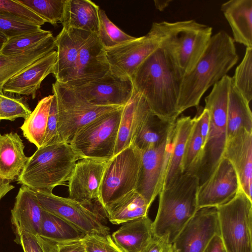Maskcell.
Listing matches in <instances>:
<instances>
[{"label":"cell","mask_w":252,"mask_h":252,"mask_svg":"<svg viewBox=\"0 0 252 252\" xmlns=\"http://www.w3.org/2000/svg\"><path fill=\"white\" fill-rule=\"evenodd\" d=\"M240 189L238 178L233 166L223 157L210 176L199 186L198 209L221 206L232 199Z\"/></svg>","instance_id":"2e32d148"},{"label":"cell","mask_w":252,"mask_h":252,"mask_svg":"<svg viewBox=\"0 0 252 252\" xmlns=\"http://www.w3.org/2000/svg\"><path fill=\"white\" fill-rule=\"evenodd\" d=\"M109 71L104 48L96 34L92 33L82 45L71 80L67 84L75 86L99 79Z\"/></svg>","instance_id":"d6986e66"},{"label":"cell","mask_w":252,"mask_h":252,"mask_svg":"<svg viewBox=\"0 0 252 252\" xmlns=\"http://www.w3.org/2000/svg\"><path fill=\"white\" fill-rule=\"evenodd\" d=\"M55 48V37L52 35L23 52L8 55L0 54V94L3 93L2 87L9 79Z\"/></svg>","instance_id":"484cf974"},{"label":"cell","mask_w":252,"mask_h":252,"mask_svg":"<svg viewBox=\"0 0 252 252\" xmlns=\"http://www.w3.org/2000/svg\"><path fill=\"white\" fill-rule=\"evenodd\" d=\"M15 234V241L22 246L24 252H55V243L39 235L25 231L18 232Z\"/></svg>","instance_id":"b9f144b4"},{"label":"cell","mask_w":252,"mask_h":252,"mask_svg":"<svg viewBox=\"0 0 252 252\" xmlns=\"http://www.w3.org/2000/svg\"><path fill=\"white\" fill-rule=\"evenodd\" d=\"M220 10L232 30L234 42L252 48V0H230Z\"/></svg>","instance_id":"d4e9b609"},{"label":"cell","mask_w":252,"mask_h":252,"mask_svg":"<svg viewBox=\"0 0 252 252\" xmlns=\"http://www.w3.org/2000/svg\"><path fill=\"white\" fill-rule=\"evenodd\" d=\"M0 11L14 15L40 26L46 23L44 20L16 0H0Z\"/></svg>","instance_id":"ee69618b"},{"label":"cell","mask_w":252,"mask_h":252,"mask_svg":"<svg viewBox=\"0 0 252 252\" xmlns=\"http://www.w3.org/2000/svg\"><path fill=\"white\" fill-rule=\"evenodd\" d=\"M98 17V31L96 35L104 49L114 47L135 38L116 26L108 18L103 10L99 9Z\"/></svg>","instance_id":"d590c367"},{"label":"cell","mask_w":252,"mask_h":252,"mask_svg":"<svg viewBox=\"0 0 252 252\" xmlns=\"http://www.w3.org/2000/svg\"><path fill=\"white\" fill-rule=\"evenodd\" d=\"M58 142L57 104L55 96L53 94L45 137L42 147Z\"/></svg>","instance_id":"f6af8a7d"},{"label":"cell","mask_w":252,"mask_h":252,"mask_svg":"<svg viewBox=\"0 0 252 252\" xmlns=\"http://www.w3.org/2000/svg\"><path fill=\"white\" fill-rule=\"evenodd\" d=\"M124 106L99 116L76 132L69 144L79 159L107 161L115 155Z\"/></svg>","instance_id":"52a82bcc"},{"label":"cell","mask_w":252,"mask_h":252,"mask_svg":"<svg viewBox=\"0 0 252 252\" xmlns=\"http://www.w3.org/2000/svg\"><path fill=\"white\" fill-rule=\"evenodd\" d=\"M53 50L30 64L9 79L2 87V93L36 96L42 81L52 73L57 60Z\"/></svg>","instance_id":"44dd1931"},{"label":"cell","mask_w":252,"mask_h":252,"mask_svg":"<svg viewBox=\"0 0 252 252\" xmlns=\"http://www.w3.org/2000/svg\"><path fill=\"white\" fill-rule=\"evenodd\" d=\"M174 124L166 122L151 112L140 127L132 144L141 151L158 146L168 138Z\"/></svg>","instance_id":"1f68e13d"},{"label":"cell","mask_w":252,"mask_h":252,"mask_svg":"<svg viewBox=\"0 0 252 252\" xmlns=\"http://www.w3.org/2000/svg\"><path fill=\"white\" fill-rule=\"evenodd\" d=\"M69 87L91 104L100 106H124L133 91L131 80L118 77L110 71L99 79Z\"/></svg>","instance_id":"9a60e30c"},{"label":"cell","mask_w":252,"mask_h":252,"mask_svg":"<svg viewBox=\"0 0 252 252\" xmlns=\"http://www.w3.org/2000/svg\"><path fill=\"white\" fill-rule=\"evenodd\" d=\"M14 188L10 182L0 179V201L9 191Z\"/></svg>","instance_id":"f907efd6"},{"label":"cell","mask_w":252,"mask_h":252,"mask_svg":"<svg viewBox=\"0 0 252 252\" xmlns=\"http://www.w3.org/2000/svg\"><path fill=\"white\" fill-rule=\"evenodd\" d=\"M232 80L234 87L250 103L252 99V48H246Z\"/></svg>","instance_id":"f35d334b"},{"label":"cell","mask_w":252,"mask_h":252,"mask_svg":"<svg viewBox=\"0 0 252 252\" xmlns=\"http://www.w3.org/2000/svg\"><path fill=\"white\" fill-rule=\"evenodd\" d=\"M231 77L226 75L213 87L205 98L204 108L209 112L210 128L202 157L195 174L199 185L212 174L223 157L227 142V107Z\"/></svg>","instance_id":"8992f818"},{"label":"cell","mask_w":252,"mask_h":252,"mask_svg":"<svg viewBox=\"0 0 252 252\" xmlns=\"http://www.w3.org/2000/svg\"><path fill=\"white\" fill-rule=\"evenodd\" d=\"M197 118L204 148L207 140L210 128V116L208 111L204 108L200 115L197 116Z\"/></svg>","instance_id":"c3c4849f"},{"label":"cell","mask_w":252,"mask_h":252,"mask_svg":"<svg viewBox=\"0 0 252 252\" xmlns=\"http://www.w3.org/2000/svg\"><path fill=\"white\" fill-rule=\"evenodd\" d=\"M82 239L87 252H124L110 234H87Z\"/></svg>","instance_id":"7bdbcfd3"},{"label":"cell","mask_w":252,"mask_h":252,"mask_svg":"<svg viewBox=\"0 0 252 252\" xmlns=\"http://www.w3.org/2000/svg\"><path fill=\"white\" fill-rule=\"evenodd\" d=\"M92 34L82 30L63 28L55 37L57 56L52 74L57 81L67 84L71 80L79 51Z\"/></svg>","instance_id":"ac0fdd59"},{"label":"cell","mask_w":252,"mask_h":252,"mask_svg":"<svg viewBox=\"0 0 252 252\" xmlns=\"http://www.w3.org/2000/svg\"><path fill=\"white\" fill-rule=\"evenodd\" d=\"M107 161L93 158L78 160L68 181V197L88 205L97 200Z\"/></svg>","instance_id":"e0dca14e"},{"label":"cell","mask_w":252,"mask_h":252,"mask_svg":"<svg viewBox=\"0 0 252 252\" xmlns=\"http://www.w3.org/2000/svg\"><path fill=\"white\" fill-rule=\"evenodd\" d=\"M46 22L55 26L61 22L65 0H16Z\"/></svg>","instance_id":"e575fe53"},{"label":"cell","mask_w":252,"mask_h":252,"mask_svg":"<svg viewBox=\"0 0 252 252\" xmlns=\"http://www.w3.org/2000/svg\"><path fill=\"white\" fill-rule=\"evenodd\" d=\"M79 159L68 143L43 146L29 157L17 180L34 190L52 192L56 187L65 185Z\"/></svg>","instance_id":"5b68a950"},{"label":"cell","mask_w":252,"mask_h":252,"mask_svg":"<svg viewBox=\"0 0 252 252\" xmlns=\"http://www.w3.org/2000/svg\"><path fill=\"white\" fill-rule=\"evenodd\" d=\"M151 112L144 98L133 88L130 100L123 107L115 155L133 144L140 127Z\"/></svg>","instance_id":"7402d4cb"},{"label":"cell","mask_w":252,"mask_h":252,"mask_svg":"<svg viewBox=\"0 0 252 252\" xmlns=\"http://www.w3.org/2000/svg\"><path fill=\"white\" fill-rule=\"evenodd\" d=\"M139 252H175L168 234L153 236L149 243Z\"/></svg>","instance_id":"bcb514c9"},{"label":"cell","mask_w":252,"mask_h":252,"mask_svg":"<svg viewBox=\"0 0 252 252\" xmlns=\"http://www.w3.org/2000/svg\"><path fill=\"white\" fill-rule=\"evenodd\" d=\"M141 160L142 152L132 144L107 161L97 200L103 210L136 189Z\"/></svg>","instance_id":"30bf717a"},{"label":"cell","mask_w":252,"mask_h":252,"mask_svg":"<svg viewBox=\"0 0 252 252\" xmlns=\"http://www.w3.org/2000/svg\"><path fill=\"white\" fill-rule=\"evenodd\" d=\"M195 122V117L178 118L174 124L172 146L163 188L183 174L182 162L186 145Z\"/></svg>","instance_id":"f1b7e54d"},{"label":"cell","mask_w":252,"mask_h":252,"mask_svg":"<svg viewBox=\"0 0 252 252\" xmlns=\"http://www.w3.org/2000/svg\"><path fill=\"white\" fill-rule=\"evenodd\" d=\"M155 6L156 8L160 11H163L167 6H169L171 0H155Z\"/></svg>","instance_id":"816d5d0a"},{"label":"cell","mask_w":252,"mask_h":252,"mask_svg":"<svg viewBox=\"0 0 252 252\" xmlns=\"http://www.w3.org/2000/svg\"><path fill=\"white\" fill-rule=\"evenodd\" d=\"M85 234L60 217L43 209L39 235L53 243L83 237Z\"/></svg>","instance_id":"836d02e7"},{"label":"cell","mask_w":252,"mask_h":252,"mask_svg":"<svg viewBox=\"0 0 252 252\" xmlns=\"http://www.w3.org/2000/svg\"><path fill=\"white\" fill-rule=\"evenodd\" d=\"M24 148L17 133L0 134V179L10 183L18 179L29 158Z\"/></svg>","instance_id":"cb8c5ba5"},{"label":"cell","mask_w":252,"mask_h":252,"mask_svg":"<svg viewBox=\"0 0 252 252\" xmlns=\"http://www.w3.org/2000/svg\"><path fill=\"white\" fill-rule=\"evenodd\" d=\"M55 252H87L82 237L55 244Z\"/></svg>","instance_id":"7dc6e473"},{"label":"cell","mask_w":252,"mask_h":252,"mask_svg":"<svg viewBox=\"0 0 252 252\" xmlns=\"http://www.w3.org/2000/svg\"><path fill=\"white\" fill-rule=\"evenodd\" d=\"M159 47V39L150 30L145 35L104 49L109 71L118 77L131 80L140 65Z\"/></svg>","instance_id":"7c38bea8"},{"label":"cell","mask_w":252,"mask_h":252,"mask_svg":"<svg viewBox=\"0 0 252 252\" xmlns=\"http://www.w3.org/2000/svg\"><path fill=\"white\" fill-rule=\"evenodd\" d=\"M219 235L216 207L198 210L172 242L175 252H204Z\"/></svg>","instance_id":"5bb4252c"},{"label":"cell","mask_w":252,"mask_h":252,"mask_svg":"<svg viewBox=\"0 0 252 252\" xmlns=\"http://www.w3.org/2000/svg\"><path fill=\"white\" fill-rule=\"evenodd\" d=\"M32 113L28 105L22 98L0 94V121H14L19 118L26 119Z\"/></svg>","instance_id":"60d3db41"},{"label":"cell","mask_w":252,"mask_h":252,"mask_svg":"<svg viewBox=\"0 0 252 252\" xmlns=\"http://www.w3.org/2000/svg\"><path fill=\"white\" fill-rule=\"evenodd\" d=\"M99 9V6L90 0H65L61 22L63 28L97 34Z\"/></svg>","instance_id":"4316f807"},{"label":"cell","mask_w":252,"mask_h":252,"mask_svg":"<svg viewBox=\"0 0 252 252\" xmlns=\"http://www.w3.org/2000/svg\"><path fill=\"white\" fill-rule=\"evenodd\" d=\"M34 191L43 210L64 220L84 234H109V228L103 223L102 217L90 205L69 197L57 196L52 192Z\"/></svg>","instance_id":"8fae6325"},{"label":"cell","mask_w":252,"mask_h":252,"mask_svg":"<svg viewBox=\"0 0 252 252\" xmlns=\"http://www.w3.org/2000/svg\"><path fill=\"white\" fill-rule=\"evenodd\" d=\"M7 37L3 34L0 32V52L2 46L7 40Z\"/></svg>","instance_id":"f5cc1de1"},{"label":"cell","mask_w":252,"mask_h":252,"mask_svg":"<svg viewBox=\"0 0 252 252\" xmlns=\"http://www.w3.org/2000/svg\"><path fill=\"white\" fill-rule=\"evenodd\" d=\"M11 211V220L15 233L25 231L39 235L43 209L33 189L22 186Z\"/></svg>","instance_id":"603a6c76"},{"label":"cell","mask_w":252,"mask_h":252,"mask_svg":"<svg viewBox=\"0 0 252 252\" xmlns=\"http://www.w3.org/2000/svg\"><path fill=\"white\" fill-rule=\"evenodd\" d=\"M122 224L111 236L124 252H139L154 236L152 221L148 216Z\"/></svg>","instance_id":"83f0119b"},{"label":"cell","mask_w":252,"mask_h":252,"mask_svg":"<svg viewBox=\"0 0 252 252\" xmlns=\"http://www.w3.org/2000/svg\"><path fill=\"white\" fill-rule=\"evenodd\" d=\"M182 79L166 53L159 47L140 65L131 81L154 114L174 123L180 115L178 102Z\"/></svg>","instance_id":"6da1fadb"},{"label":"cell","mask_w":252,"mask_h":252,"mask_svg":"<svg viewBox=\"0 0 252 252\" xmlns=\"http://www.w3.org/2000/svg\"><path fill=\"white\" fill-rule=\"evenodd\" d=\"M220 237L225 252H252V200L241 189L217 207Z\"/></svg>","instance_id":"9c48e42d"},{"label":"cell","mask_w":252,"mask_h":252,"mask_svg":"<svg viewBox=\"0 0 252 252\" xmlns=\"http://www.w3.org/2000/svg\"><path fill=\"white\" fill-rule=\"evenodd\" d=\"M40 29V26L14 15L0 11V32L7 39Z\"/></svg>","instance_id":"ab89813d"},{"label":"cell","mask_w":252,"mask_h":252,"mask_svg":"<svg viewBox=\"0 0 252 252\" xmlns=\"http://www.w3.org/2000/svg\"><path fill=\"white\" fill-rule=\"evenodd\" d=\"M199 178L184 173L159 192L156 218L152 221L153 235L168 234L173 241L198 211Z\"/></svg>","instance_id":"277c9868"},{"label":"cell","mask_w":252,"mask_h":252,"mask_svg":"<svg viewBox=\"0 0 252 252\" xmlns=\"http://www.w3.org/2000/svg\"><path fill=\"white\" fill-rule=\"evenodd\" d=\"M52 97L53 94L41 99L21 126L24 136L37 149L44 141Z\"/></svg>","instance_id":"d6a6232c"},{"label":"cell","mask_w":252,"mask_h":252,"mask_svg":"<svg viewBox=\"0 0 252 252\" xmlns=\"http://www.w3.org/2000/svg\"><path fill=\"white\" fill-rule=\"evenodd\" d=\"M150 206L136 190L107 206L103 210L109 221L122 224L148 216Z\"/></svg>","instance_id":"f546056e"},{"label":"cell","mask_w":252,"mask_h":252,"mask_svg":"<svg viewBox=\"0 0 252 252\" xmlns=\"http://www.w3.org/2000/svg\"><path fill=\"white\" fill-rule=\"evenodd\" d=\"M52 92L57 104L59 142L69 144L83 126L99 116L121 107L93 105L70 87L57 81L52 84Z\"/></svg>","instance_id":"ba28073f"},{"label":"cell","mask_w":252,"mask_h":252,"mask_svg":"<svg viewBox=\"0 0 252 252\" xmlns=\"http://www.w3.org/2000/svg\"><path fill=\"white\" fill-rule=\"evenodd\" d=\"M203 150L202 139L200 133L197 116L188 140L182 162L184 173L195 174L200 161Z\"/></svg>","instance_id":"8d00e7d4"},{"label":"cell","mask_w":252,"mask_h":252,"mask_svg":"<svg viewBox=\"0 0 252 252\" xmlns=\"http://www.w3.org/2000/svg\"><path fill=\"white\" fill-rule=\"evenodd\" d=\"M238 59L233 38L226 32L212 36L194 67L182 79L178 102L180 114L198 106L204 93L226 76Z\"/></svg>","instance_id":"7a4b0ae2"},{"label":"cell","mask_w":252,"mask_h":252,"mask_svg":"<svg viewBox=\"0 0 252 252\" xmlns=\"http://www.w3.org/2000/svg\"><path fill=\"white\" fill-rule=\"evenodd\" d=\"M223 157L233 166L240 189L252 200V132L242 129L228 138Z\"/></svg>","instance_id":"ffe728a7"},{"label":"cell","mask_w":252,"mask_h":252,"mask_svg":"<svg viewBox=\"0 0 252 252\" xmlns=\"http://www.w3.org/2000/svg\"><path fill=\"white\" fill-rule=\"evenodd\" d=\"M53 35L49 31L39 30L19 35L8 39L2 47L0 55L18 54L26 51Z\"/></svg>","instance_id":"74e56055"},{"label":"cell","mask_w":252,"mask_h":252,"mask_svg":"<svg viewBox=\"0 0 252 252\" xmlns=\"http://www.w3.org/2000/svg\"><path fill=\"white\" fill-rule=\"evenodd\" d=\"M249 103L234 87L231 77L227 107V139L242 129L252 132V115Z\"/></svg>","instance_id":"4dcf8cb0"},{"label":"cell","mask_w":252,"mask_h":252,"mask_svg":"<svg viewBox=\"0 0 252 252\" xmlns=\"http://www.w3.org/2000/svg\"><path fill=\"white\" fill-rule=\"evenodd\" d=\"M204 252H225L221 240L219 235H217L213 238Z\"/></svg>","instance_id":"681fc988"},{"label":"cell","mask_w":252,"mask_h":252,"mask_svg":"<svg viewBox=\"0 0 252 252\" xmlns=\"http://www.w3.org/2000/svg\"><path fill=\"white\" fill-rule=\"evenodd\" d=\"M150 31L182 78L203 55L212 36V28L194 20L154 22Z\"/></svg>","instance_id":"3957f363"},{"label":"cell","mask_w":252,"mask_h":252,"mask_svg":"<svg viewBox=\"0 0 252 252\" xmlns=\"http://www.w3.org/2000/svg\"><path fill=\"white\" fill-rule=\"evenodd\" d=\"M173 131L174 128L168 138L160 145L141 151V165L135 190L150 206L163 186L172 150Z\"/></svg>","instance_id":"4fadbf2b"},{"label":"cell","mask_w":252,"mask_h":252,"mask_svg":"<svg viewBox=\"0 0 252 252\" xmlns=\"http://www.w3.org/2000/svg\"></svg>","instance_id":"db71d44e"}]
</instances>
